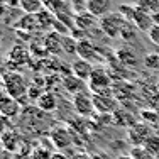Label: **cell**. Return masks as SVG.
Here are the masks:
<instances>
[{
	"label": "cell",
	"mask_w": 159,
	"mask_h": 159,
	"mask_svg": "<svg viewBox=\"0 0 159 159\" xmlns=\"http://www.w3.org/2000/svg\"><path fill=\"white\" fill-rule=\"evenodd\" d=\"M2 83L3 88H5L7 95L16 98V100H20L22 97H25L29 93V83L25 81V78L22 76L17 71H5L2 76Z\"/></svg>",
	"instance_id": "cell-1"
},
{
	"label": "cell",
	"mask_w": 159,
	"mask_h": 159,
	"mask_svg": "<svg viewBox=\"0 0 159 159\" xmlns=\"http://www.w3.org/2000/svg\"><path fill=\"white\" fill-rule=\"evenodd\" d=\"M130 24H132V22H127L125 27L122 29V34H120V36H122L125 41H132V39L135 37V31H137V29H132Z\"/></svg>",
	"instance_id": "cell-30"
},
{
	"label": "cell",
	"mask_w": 159,
	"mask_h": 159,
	"mask_svg": "<svg viewBox=\"0 0 159 159\" xmlns=\"http://www.w3.org/2000/svg\"><path fill=\"white\" fill-rule=\"evenodd\" d=\"M61 85L71 97H75V95H78V93H81V92H86L88 83L83 81V80H80V78H76L73 73H68V75H64V76L61 78Z\"/></svg>",
	"instance_id": "cell-9"
},
{
	"label": "cell",
	"mask_w": 159,
	"mask_h": 159,
	"mask_svg": "<svg viewBox=\"0 0 159 159\" xmlns=\"http://www.w3.org/2000/svg\"><path fill=\"white\" fill-rule=\"evenodd\" d=\"M86 12L92 14L93 17L102 19L110 12V2L108 0H88L86 3Z\"/></svg>",
	"instance_id": "cell-15"
},
{
	"label": "cell",
	"mask_w": 159,
	"mask_h": 159,
	"mask_svg": "<svg viewBox=\"0 0 159 159\" xmlns=\"http://www.w3.org/2000/svg\"><path fill=\"white\" fill-rule=\"evenodd\" d=\"M52 31H54V32H58L59 36H68V25H64L63 22H59L58 19H56V22H54V27H52Z\"/></svg>",
	"instance_id": "cell-33"
},
{
	"label": "cell",
	"mask_w": 159,
	"mask_h": 159,
	"mask_svg": "<svg viewBox=\"0 0 159 159\" xmlns=\"http://www.w3.org/2000/svg\"><path fill=\"white\" fill-rule=\"evenodd\" d=\"M14 159H32V154L29 151H19L14 154Z\"/></svg>",
	"instance_id": "cell-34"
},
{
	"label": "cell",
	"mask_w": 159,
	"mask_h": 159,
	"mask_svg": "<svg viewBox=\"0 0 159 159\" xmlns=\"http://www.w3.org/2000/svg\"><path fill=\"white\" fill-rule=\"evenodd\" d=\"M154 159H159V156H156V157H154Z\"/></svg>",
	"instance_id": "cell-43"
},
{
	"label": "cell",
	"mask_w": 159,
	"mask_h": 159,
	"mask_svg": "<svg viewBox=\"0 0 159 159\" xmlns=\"http://www.w3.org/2000/svg\"><path fill=\"white\" fill-rule=\"evenodd\" d=\"M112 92L115 95L117 100H122V98H130L135 93V86L130 81H115L112 85Z\"/></svg>",
	"instance_id": "cell-17"
},
{
	"label": "cell",
	"mask_w": 159,
	"mask_h": 159,
	"mask_svg": "<svg viewBox=\"0 0 159 159\" xmlns=\"http://www.w3.org/2000/svg\"><path fill=\"white\" fill-rule=\"evenodd\" d=\"M142 119H146L147 124H152V125H156L159 122V115L156 112H149V110H142Z\"/></svg>",
	"instance_id": "cell-31"
},
{
	"label": "cell",
	"mask_w": 159,
	"mask_h": 159,
	"mask_svg": "<svg viewBox=\"0 0 159 159\" xmlns=\"http://www.w3.org/2000/svg\"><path fill=\"white\" fill-rule=\"evenodd\" d=\"M135 9H137V5H120L119 7V12L125 17L127 22H132L134 14H135Z\"/></svg>",
	"instance_id": "cell-29"
},
{
	"label": "cell",
	"mask_w": 159,
	"mask_h": 159,
	"mask_svg": "<svg viewBox=\"0 0 159 159\" xmlns=\"http://www.w3.org/2000/svg\"><path fill=\"white\" fill-rule=\"evenodd\" d=\"M151 17H152V24L154 25H159V10H157L156 14H152Z\"/></svg>",
	"instance_id": "cell-39"
},
{
	"label": "cell",
	"mask_w": 159,
	"mask_h": 159,
	"mask_svg": "<svg viewBox=\"0 0 159 159\" xmlns=\"http://www.w3.org/2000/svg\"><path fill=\"white\" fill-rule=\"evenodd\" d=\"M130 156H132V159H154V156H151L142 146L130 147Z\"/></svg>",
	"instance_id": "cell-27"
},
{
	"label": "cell",
	"mask_w": 159,
	"mask_h": 159,
	"mask_svg": "<svg viewBox=\"0 0 159 159\" xmlns=\"http://www.w3.org/2000/svg\"><path fill=\"white\" fill-rule=\"evenodd\" d=\"M92 159H108L107 154H103V152H98V154H93Z\"/></svg>",
	"instance_id": "cell-38"
},
{
	"label": "cell",
	"mask_w": 159,
	"mask_h": 159,
	"mask_svg": "<svg viewBox=\"0 0 159 159\" xmlns=\"http://www.w3.org/2000/svg\"><path fill=\"white\" fill-rule=\"evenodd\" d=\"M43 2H44V3H46V2H48V0H43Z\"/></svg>",
	"instance_id": "cell-44"
},
{
	"label": "cell",
	"mask_w": 159,
	"mask_h": 159,
	"mask_svg": "<svg viewBox=\"0 0 159 159\" xmlns=\"http://www.w3.org/2000/svg\"><path fill=\"white\" fill-rule=\"evenodd\" d=\"M36 105H37L39 110L51 113V112L56 110V107H58V100H56L54 93L49 92V90H46V92H43V95L36 100Z\"/></svg>",
	"instance_id": "cell-16"
},
{
	"label": "cell",
	"mask_w": 159,
	"mask_h": 159,
	"mask_svg": "<svg viewBox=\"0 0 159 159\" xmlns=\"http://www.w3.org/2000/svg\"><path fill=\"white\" fill-rule=\"evenodd\" d=\"M95 24H97V17H93L92 14H88V12H81V14H76V16H75V27H78V29L88 31V29H92Z\"/></svg>",
	"instance_id": "cell-21"
},
{
	"label": "cell",
	"mask_w": 159,
	"mask_h": 159,
	"mask_svg": "<svg viewBox=\"0 0 159 159\" xmlns=\"http://www.w3.org/2000/svg\"><path fill=\"white\" fill-rule=\"evenodd\" d=\"M76 56H80V59H85V61H88L92 64L95 61H103V58L100 54V49L88 39H78Z\"/></svg>",
	"instance_id": "cell-8"
},
{
	"label": "cell",
	"mask_w": 159,
	"mask_h": 159,
	"mask_svg": "<svg viewBox=\"0 0 159 159\" xmlns=\"http://www.w3.org/2000/svg\"><path fill=\"white\" fill-rule=\"evenodd\" d=\"M0 142H2V146H3V149L5 151H9V152H19V146H20V137L16 134L14 130H9L7 129L5 130V134L0 137Z\"/></svg>",
	"instance_id": "cell-18"
},
{
	"label": "cell",
	"mask_w": 159,
	"mask_h": 159,
	"mask_svg": "<svg viewBox=\"0 0 159 159\" xmlns=\"http://www.w3.org/2000/svg\"><path fill=\"white\" fill-rule=\"evenodd\" d=\"M147 34H149L151 43L156 44V46H159V25H152V29H151Z\"/></svg>",
	"instance_id": "cell-32"
},
{
	"label": "cell",
	"mask_w": 159,
	"mask_h": 159,
	"mask_svg": "<svg viewBox=\"0 0 159 159\" xmlns=\"http://www.w3.org/2000/svg\"><path fill=\"white\" fill-rule=\"evenodd\" d=\"M142 64L151 71H159V52H149L144 56Z\"/></svg>",
	"instance_id": "cell-24"
},
{
	"label": "cell",
	"mask_w": 159,
	"mask_h": 159,
	"mask_svg": "<svg viewBox=\"0 0 159 159\" xmlns=\"http://www.w3.org/2000/svg\"><path fill=\"white\" fill-rule=\"evenodd\" d=\"M36 20L39 29H44V31H52L54 27V22H56V16L52 12H49L48 9H43L39 14H36Z\"/></svg>",
	"instance_id": "cell-19"
},
{
	"label": "cell",
	"mask_w": 159,
	"mask_h": 159,
	"mask_svg": "<svg viewBox=\"0 0 159 159\" xmlns=\"http://www.w3.org/2000/svg\"><path fill=\"white\" fill-rule=\"evenodd\" d=\"M132 24L135 25V29L137 31H142V32H149L151 29H152V17H151V14L144 12L137 7L135 9V14H134V19H132Z\"/></svg>",
	"instance_id": "cell-13"
},
{
	"label": "cell",
	"mask_w": 159,
	"mask_h": 159,
	"mask_svg": "<svg viewBox=\"0 0 159 159\" xmlns=\"http://www.w3.org/2000/svg\"><path fill=\"white\" fill-rule=\"evenodd\" d=\"M157 90H159V83H157Z\"/></svg>",
	"instance_id": "cell-45"
},
{
	"label": "cell",
	"mask_w": 159,
	"mask_h": 159,
	"mask_svg": "<svg viewBox=\"0 0 159 159\" xmlns=\"http://www.w3.org/2000/svg\"><path fill=\"white\" fill-rule=\"evenodd\" d=\"M93 97V105L95 110L102 115H113L119 110V100L115 98L113 92H105V93H95Z\"/></svg>",
	"instance_id": "cell-4"
},
{
	"label": "cell",
	"mask_w": 159,
	"mask_h": 159,
	"mask_svg": "<svg viewBox=\"0 0 159 159\" xmlns=\"http://www.w3.org/2000/svg\"><path fill=\"white\" fill-rule=\"evenodd\" d=\"M5 130H7V119L0 115V137L5 134Z\"/></svg>",
	"instance_id": "cell-36"
},
{
	"label": "cell",
	"mask_w": 159,
	"mask_h": 159,
	"mask_svg": "<svg viewBox=\"0 0 159 159\" xmlns=\"http://www.w3.org/2000/svg\"><path fill=\"white\" fill-rule=\"evenodd\" d=\"M93 70H95V66H93L92 63L85 61V59H80V58L75 59L73 64H71V73H73L76 78L83 80V81H86V83H88L90 76H92Z\"/></svg>",
	"instance_id": "cell-11"
},
{
	"label": "cell",
	"mask_w": 159,
	"mask_h": 159,
	"mask_svg": "<svg viewBox=\"0 0 159 159\" xmlns=\"http://www.w3.org/2000/svg\"><path fill=\"white\" fill-rule=\"evenodd\" d=\"M142 147L151 154V156H154V157L159 156V135H157V134H152V135H151V137L146 141V144H144Z\"/></svg>",
	"instance_id": "cell-23"
},
{
	"label": "cell",
	"mask_w": 159,
	"mask_h": 159,
	"mask_svg": "<svg viewBox=\"0 0 159 159\" xmlns=\"http://www.w3.org/2000/svg\"><path fill=\"white\" fill-rule=\"evenodd\" d=\"M115 159H132L130 154H120V156H117Z\"/></svg>",
	"instance_id": "cell-40"
},
{
	"label": "cell",
	"mask_w": 159,
	"mask_h": 159,
	"mask_svg": "<svg viewBox=\"0 0 159 159\" xmlns=\"http://www.w3.org/2000/svg\"><path fill=\"white\" fill-rule=\"evenodd\" d=\"M51 159H71V157H68L64 152H52V157Z\"/></svg>",
	"instance_id": "cell-37"
},
{
	"label": "cell",
	"mask_w": 159,
	"mask_h": 159,
	"mask_svg": "<svg viewBox=\"0 0 159 159\" xmlns=\"http://www.w3.org/2000/svg\"><path fill=\"white\" fill-rule=\"evenodd\" d=\"M49 139L54 144L56 149H59V151L70 149L73 146V134H71V130L68 127H63V125L52 127L51 132H49Z\"/></svg>",
	"instance_id": "cell-5"
},
{
	"label": "cell",
	"mask_w": 159,
	"mask_h": 159,
	"mask_svg": "<svg viewBox=\"0 0 159 159\" xmlns=\"http://www.w3.org/2000/svg\"><path fill=\"white\" fill-rule=\"evenodd\" d=\"M19 5H20V9L24 10L25 14H29V16H36V14H39L41 10L44 9L43 7V0H19Z\"/></svg>",
	"instance_id": "cell-22"
},
{
	"label": "cell",
	"mask_w": 159,
	"mask_h": 159,
	"mask_svg": "<svg viewBox=\"0 0 159 159\" xmlns=\"http://www.w3.org/2000/svg\"><path fill=\"white\" fill-rule=\"evenodd\" d=\"M127 20L122 14L117 10V12H108L107 16H103L102 19H98V25H100L102 32H105L108 37L115 39L122 34V29L125 27Z\"/></svg>",
	"instance_id": "cell-2"
},
{
	"label": "cell",
	"mask_w": 159,
	"mask_h": 159,
	"mask_svg": "<svg viewBox=\"0 0 159 159\" xmlns=\"http://www.w3.org/2000/svg\"><path fill=\"white\" fill-rule=\"evenodd\" d=\"M73 108L80 117H92L97 112L93 105V97L88 92H81L73 97Z\"/></svg>",
	"instance_id": "cell-6"
},
{
	"label": "cell",
	"mask_w": 159,
	"mask_h": 159,
	"mask_svg": "<svg viewBox=\"0 0 159 159\" xmlns=\"http://www.w3.org/2000/svg\"><path fill=\"white\" fill-rule=\"evenodd\" d=\"M152 135V130L149 129V125L144 122H137L134 124L130 129L127 130V137L129 142L132 144V147H137V146H144L146 141Z\"/></svg>",
	"instance_id": "cell-7"
},
{
	"label": "cell",
	"mask_w": 159,
	"mask_h": 159,
	"mask_svg": "<svg viewBox=\"0 0 159 159\" xmlns=\"http://www.w3.org/2000/svg\"><path fill=\"white\" fill-rule=\"evenodd\" d=\"M137 7L141 10H144V12H147V14H156L157 10H159V0H137Z\"/></svg>",
	"instance_id": "cell-25"
},
{
	"label": "cell",
	"mask_w": 159,
	"mask_h": 159,
	"mask_svg": "<svg viewBox=\"0 0 159 159\" xmlns=\"http://www.w3.org/2000/svg\"><path fill=\"white\" fill-rule=\"evenodd\" d=\"M29 56H31L29 49L20 46V44H17V46H14L12 49H10V52H9V64L22 66V64L29 63Z\"/></svg>",
	"instance_id": "cell-14"
},
{
	"label": "cell",
	"mask_w": 159,
	"mask_h": 159,
	"mask_svg": "<svg viewBox=\"0 0 159 159\" xmlns=\"http://www.w3.org/2000/svg\"><path fill=\"white\" fill-rule=\"evenodd\" d=\"M3 10H5V5H3V2H0V16H3Z\"/></svg>",
	"instance_id": "cell-41"
},
{
	"label": "cell",
	"mask_w": 159,
	"mask_h": 159,
	"mask_svg": "<svg viewBox=\"0 0 159 159\" xmlns=\"http://www.w3.org/2000/svg\"><path fill=\"white\" fill-rule=\"evenodd\" d=\"M44 51L49 52V54H58V52H63V36H59L58 32L51 31L44 36L43 41Z\"/></svg>",
	"instance_id": "cell-12"
},
{
	"label": "cell",
	"mask_w": 159,
	"mask_h": 159,
	"mask_svg": "<svg viewBox=\"0 0 159 159\" xmlns=\"http://www.w3.org/2000/svg\"><path fill=\"white\" fill-rule=\"evenodd\" d=\"M71 159H92V156L86 154V152H83V151H78V152L71 154Z\"/></svg>",
	"instance_id": "cell-35"
},
{
	"label": "cell",
	"mask_w": 159,
	"mask_h": 159,
	"mask_svg": "<svg viewBox=\"0 0 159 159\" xmlns=\"http://www.w3.org/2000/svg\"><path fill=\"white\" fill-rule=\"evenodd\" d=\"M0 2H5V0H0Z\"/></svg>",
	"instance_id": "cell-46"
},
{
	"label": "cell",
	"mask_w": 159,
	"mask_h": 159,
	"mask_svg": "<svg viewBox=\"0 0 159 159\" xmlns=\"http://www.w3.org/2000/svg\"><path fill=\"white\" fill-rule=\"evenodd\" d=\"M115 54H117V58H119V61L122 64H125L127 68H135L139 63L137 54H135L130 48H120V49H117Z\"/></svg>",
	"instance_id": "cell-20"
},
{
	"label": "cell",
	"mask_w": 159,
	"mask_h": 159,
	"mask_svg": "<svg viewBox=\"0 0 159 159\" xmlns=\"http://www.w3.org/2000/svg\"><path fill=\"white\" fill-rule=\"evenodd\" d=\"M3 151H5V149H3V146H2V142H0V157H2V154H3Z\"/></svg>",
	"instance_id": "cell-42"
},
{
	"label": "cell",
	"mask_w": 159,
	"mask_h": 159,
	"mask_svg": "<svg viewBox=\"0 0 159 159\" xmlns=\"http://www.w3.org/2000/svg\"><path fill=\"white\" fill-rule=\"evenodd\" d=\"M78 51V41L75 37L63 36V52L66 54H76Z\"/></svg>",
	"instance_id": "cell-26"
},
{
	"label": "cell",
	"mask_w": 159,
	"mask_h": 159,
	"mask_svg": "<svg viewBox=\"0 0 159 159\" xmlns=\"http://www.w3.org/2000/svg\"><path fill=\"white\" fill-rule=\"evenodd\" d=\"M112 85H113V80H112L107 68L105 66H95L92 76H90V80H88V90L92 92V95L110 92Z\"/></svg>",
	"instance_id": "cell-3"
},
{
	"label": "cell",
	"mask_w": 159,
	"mask_h": 159,
	"mask_svg": "<svg viewBox=\"0 0 159 159\" xmlns=\"http://www.w3.org/2000/svg\"><path fill=\"white\" fill-rule=\"evenodd\" d=\"M32 154V159H51L52 157V152L49 149H46V147H36V149L31 151Z\"/></svg>",
	"instance_id": "cell-28"
},
{
	"label": "cell",
	"mask_w": 159,
	"mask_h": 159,
	"mask_svg": "<svg viewBox=\"0 0 159 159\" xmlns=\"http://www.w3.org/2000/svg\"><path fill=\"white\" fill-rule=\"evenodd\" d=\"M20 113V102L12 97H3L0 100V115L5 119H14Z\"/></svg>",
	"instance_id": "cell-10"
}]
</instances>
